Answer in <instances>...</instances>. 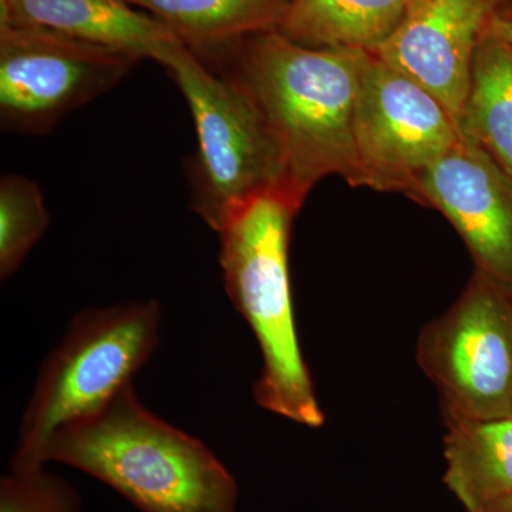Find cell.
Masks as SVG:
<instances>
[{
  "instance_id": "6da1fadb",
  "label": "cell",
  "mask_w": 512,
  "mask_h": 512,
  "mask_svg": "<svg viewBox=\"0 0 512 512\" xmlns=\"http://www.w3.org/2000/svg\"><path fill=\"white\" fill-rule=\"evenodd\" d=\"M237 82L271 128L299 205L329 175L356 184L355 107L366 52L315 49L278 30L191 49Z\"/></svg>"
},
{
  "instance_id": "7a4b0ae2",
  "label": "cell",
  "mask_w": 512,
  "mask_h": 512,
  "mask_svg": "<svg viewBox=\"0 0 512 512\" xmlns=\"http://www.w3.org/2000/svg\"><path fill=\"white\" fill-rule=\"evenodd\" d=\"M43 461L89 474L141 512H238V483L220 458L148 412L133 384L57 431Z\"/></svg>"
},
{
  "instance_id": "3957f363",
  "label": "cell",
  "mask_w": 512,
  "mask_h": 512,
  "mask_svg": "<svg viewBox=\"0 0 512 512\" xmlns=\"http://www.w3.org/2000/svg\"><path fill=\"white\" fill-rule=\"evenodd\" d=\"M299 210L285 192H266L232 208L217 232L225 291L254 332L264 362L255 402L315 429L325 416L299 346L289 278V241Z\"/></svg>"
},
{
  "instance_id": "277c9868",
  "label": "cell",
  "mask_w": 512,
  "mask_h": 512,
  "mask_svg": "<svg viewBox=\"0 0 512 512\" xmlns=\"http://www.w3.org/2000/svg\"><path fill=\"white\" fill-rule=\"evenodd\" d=\"M160 328L161 306L154 299L77 313L43 362L10 468L45 467L50 439L131 384L157 349Z\"/></svg>"
},
{
  "instance_id": "5b68a950",
  "label": "cell",
  "mask_w": 512,
  "mask_h": 512,
  "mask_svg": "<svg viewBox=\"0 0 512 512\" xmlns=\"http://www.w3.org/2000/svg\"><path fill=\"white\" fill-rule=\"evenodd\" d=\"M160 64L183 93L197 133V151L187 163L191 210L217 232L232 208L256 195L291 197L281 148L249 94L185 43Z\"/></svg>"
},
{
  "instance_id": "8992f818",
  "label": "cell",
  "mask_w": 512,
  "mask_h": 512,
  "mask_svg": "<svg viewBox=\"0 0 512 512\" xmlns=\"http://www.w3.org/2000/svg\"><path fill=\"white\" fill-rule=\"evenodd\" d=\"M416 357L444 410L512 417V291L476 269L456 303L421 330Z\"/></svg>"
},
{
  "instance_id": "52a82bcc",
  "label": "cell",
  "mask_w": 512,
  "mask_h": 512,
  "mask_svg": "<svg viewBox=\"0 0 512 512\" xmlns=\"http://www.w3.org/2000/svg\"><path fill=\"white\" fill-rule=\"evenodd\" d=\"M141 60L53 30L0 23V127L45 136L119 86Z\"/></svg>"
},
{
  "instance_id": "ba28073f",
  "label": "cell",
  "mask_w": 512,
  "mask_h": 512,
  "mask_svg": "<svg viewBox=\"0 0 512 512\" xmlns=\"http://www.w3.org/2000/svg\"><path fill=\"white\" fill-rule=\"evenodd\" d=\"M356 187L412 195L417 178L461 136L436 97L367 53L355 107Z\"/></svg>"
},
{
  "instance_id": "9c48e42d",
  "label": "cell",
  "mask_w": 512,
  "mask_h": 512,
  "mask_svg": "<svg viewBox=\"0 0 512 512\" xmlns=\"http://www.w3.org/2000/svg\"><path fill=\"white\" fill-rule=\"evenodd\" d=\"M456 228L477 271L512 291V175L461 133L450 151L421 173L410 195Z\"/></svg>"
},
{
  "instance_id": "30bf717a",
  "label": "cell",
  "mask_w": 512,
  "mask_h": 512,
  "mask_svg": "<svg viewBox=\"0 0 512 512\" xmlns=\"http://www.w3.org/2000/svg\"><path fill=\"white\" fill-rule=\"evenodd\" d=\"M500 3L413 0L375 55L436 97L460 127L477 47Z\"/></svg>"
},
{
  "instance_id": "8fae6325",
  "label": "cell",
  "mask_w": 512,
  "mask_h": 512,
  "mask_svg": "<svg viewBox=\"0 0 512 512\" xmlns=\"http://www.w3.org/2000/svg\"><path fill=\"white\" fill-rule=\"evenodd\" d=\"M0 23L53 30L157 63L184 43L127 0H0Z\"/></svg>"
},
{
  "instance_id": "7c38bea8",
  "label": "cell",
  "mask_w": 512,
  "mask_h": 512,
  "mask_svg": "<svg viewBox=\"0 0 512 512\" xmlns=\"http://www.w3.org/2000/svg\"><path fill=\"white\" fill-rule=\"evenodd\" d=\"M444 484L466 512L512 493V417L470 419L443 409Z\"/></svg>"
},
{
  "instance_id": "4fadbf2b",
  "label": "cell",
  "mask_w": 512,
  "mask_h": 512,
  "mask_svg": "<svg viewBox=\"0 0 512 512\" xmlns=\"http://www.w3.org/2000/svg\"><path fill=\"white\" fill-rule=\"evenodd\" d=\"M413 0H291L278 30L315 49L376 53L396 32Z\"/></svg>"
},
{
  "instance_id": "5bb4252c",
  "label": "cell",
  "mask_w": 512,
  "mask_h": 512,
  "mask_svg": "<svg viewBox=\"0 0 512 512\" xmlns=\"http://www.w3.org/2000/svg\"><path fill=\"white\" fill-rule=\"evenodd\" d=\"M190 49L276 30L291 0H127Z\"/></svg>"
},
{
  "instance_id": "9a60e30c",
  "label": "cell",
  "mask_w": 512,
  "mask_h": 512,
  "mask_svg": "<svg viewBox=\"0 0 512 512\" xmlns=\"http://www.w3.org/2000/svg\"><path fill=\"white\" fill-rule=\"evenodd\" d=\"M460 130L512 175V50L487 30L474 57Z\"/></svg>"
},
{
  "instance_id": "2e32d148",
  "label": "cell",
  "mask_w": 512,
  "mask_h": 512,
  "mask_svg": "<svg viewBox=\"0 0 512 512\" xmlns=\"http://www.w3.org/2000/svg\"><path fill=\"white\" fill-rule=\"evenodd\" d=\"M50 212L39 185L19 174L0 180V278L15 274L49 228Z\"/></svg>"
},
{
  "instance_id": "e0dca14e",
  "label": "cell",
  "mask_w": 512,
  "mask_h": 512,
  "mask_svg": "<svg viewBox=\"0 0 512 512\" xmlns=\"http://www.w3.org/2000/svg\"><path fill=\"white\" fill-rule=\"evenodd\" d=\"M0 512H82L79 495L45 467L13 470L0 481Z\"/></svg>"
},
{
  "instance_id": "ac0fdd59",
  "label": "cell",
  "mask_w": 512,
  "mask_h": 512,
  "mask_svg": "<svg viewBox=\"0 0 512 512\" xmlns=\"http://www.w3.org/2000/svg\"><path fill=\"white\" fill-rule=\"evenodd\" d=\"M487 32L512 50V18L497 13L488 23Z\"/></svg>"
},
{
  "instance_id": "d6986e66",
  "label": "cell",
  "mask_w": 512,
  "mask_h": 512,
  "mask_svg": "<svg viewBox=\"0 0 512 512\" xmlns=\"http://www.w3.org/2000/svg\"><path fill=\"white\" fill-rule=\"evenodd\" d=\"M483 512H512V493L494 501Z\"/></svg>"
}]
</instances>
